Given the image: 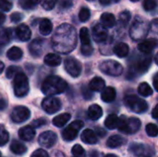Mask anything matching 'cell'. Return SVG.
I'll use <instances>...</instances> for the list:
<instances>
[{"mask_svg":"<svg viewBox=\"0 0 158 157\" xmlns=\"http://www.w3.org/2000/svg\"><path fill=\"white\" fill-rule=\"evenodd\" d=\"M92 36L96 43H104L108 38V31L101 23H97L92 29Z\"/></svg>","mask_w":158,"mask_h":157,"instance_id":"obj_13","label":"cell"},{"mask_svg":"<svg viewBox=\"0 0 158 157\" xmlns=\"http://www.w3.org/2000/svg\"><path fill=\"white\" fill-rule=\"evenodd\" d=\"M11 39V32L8 29L0 28V45H6Z\"/></svg>","mask_w":158,"mask_h":157,"instance_id":"obj_35","label":"cell"},{"mask_svg":"<svg viewBox=\"0 0 158 157\" xmlns=\"http://www.w3.org/2000/svg\"><path fill=\"white\" fill-rule=\"evenodd\" d=\"M157 105H156L155 107H154V109H153V118H155V119H157L158 118V116H157Z\"/></svg>","mask_w":158,"mask_h":157,"instance_id":"obj_56","label":"cell"},{"mask_svg":"<svg viewBox=\"0 0 158 157\" xmlns=\"http://www.w3.org/2000/svg\"><path fill=\"white\" fill-rule=\"evenodd\" d=\"M131 2H137V1H139V0H131Z\"/></svg>","mask_w":158,"mask_h":157,"instance_id":"obj_60","label":"cell"},{"mask_svg":"<svg viewBox=\"0 0 158 157\" xmlns=\"http://www.w3.org/2000/svg\"><path fill=\"white\" fill-rule=\"evenodd\" d=\"M94 133L96 134V136L98 135V136H100V137H104V136L106 134V130H105L104 129L100 128V127H97V128L95 129V132H94Z\"/></svg>","mask_w":158,"mask_h":157,"instance_id":"obj_52","label":"cell"},{"mask_svg":"<svg viewBox=\"0 0 158 157\" xmlns=\"http://www.w3.org/2000/svg\"><path fill=\"white\" fill-rule=\"evenodd\" d=\"M6 106H7V104H6V100H4V99L0 98V110H4V109H6Z\"/></svg>","mask_w":158,"mask_h":157,"instance_id":"obj_53","label":"cell"},{"mask_svg":"<svg viewBox=\"0 0 158 157\" xmlns=\"http://www.w3.org/2000/svg\"><path fill=\"white\" fill-rule=\"evenodd\" d=\"M47 124V120L44 118H38V119H35L31 122V126L33 129L34 128H40L44 125H46Z\"/></svg>","mask_w":158,"mask_h":157,"instance_id":"obj_48","label":"cell"},{"mask_svg":"<svg viewBox=\"0 0 158 157\" xmlns=\"http://www.w3.org/2000/svg\"><path fill=\"white\" fill-rule=\"evenodd\" d=\"M71 153L74 156L76 157H84L86 155V152L83 149V147L80 144H76L72 147Z\"/></svg>","mask_w":158,"mask_h":157,"instance_id":"obj_40","label":"cell"},{"mask_svg":"<svg viewBox=\"0 0 158 157\" xmlns=\"http://www.w3.org/2000/svg\"><path fill=\"white\" fill-rule=\"evenodd\" d=\"M81 141L86 144H95L97 143V136L94 130L90 129H86L82 131L81 135Z\"/></svg>","mask_w":158,"mask_h":157,"instance_id":"obj_19","label":"cell"},{"mask_svg":"<svg viewBox=\"0 0 158 157\" xmlns=\"http://www.w3.org/2000/svg\"><path fill=\"white\" fill-rule=\"evenodd\" d=\"M145 130H146V133L148 134V136L150 137H156L158 134V130L157 126L156 124H148L145 128Z\"/></svg>","mask_w":158,"mask_h":157,"instance_id":"obj_42","label":"cell"},{"mask_svg":"<svg viewBox=\"0 0 158 157\" xmlns=\"http://www.w3.org/2000/svg\"><path fill=\"white\" fill-rule=\"evenodd\" d=\"M131 151L137 156H145L149 151H150V148L147 147L146 145H143V144H138V143H134L131 146Z\"/></svg>","mask_w":158,"mask_h":157,"instance_id":"obj_28","label":"cell"},{"mask_svg":"<svg viewBox=\"0 0 158 157\" xmlns=\"http://www.w3.org/2000/svg\"><path fill=\"white\" fill-rule=\"evenodd\" d=\"M80 39L81 42V45L91 44V36L90 31L86 27H82L80 31Z\"/></svg>","mask_w":158,"mask_h":157,"instance_id":"obj_34","label":"cell"},{"mask_svg":"<svg viewBox=\"0 0 158 157\" xmlns=\"http://www.w3.org/2000/svg\"><path fill=\"white\" fill-rule=\"evenodd\" d=\"M39 2L40 0H19V5L23 9H32Z\"/></svg>","mask_w":158,"mask_h":157,"instance_id":"obj_36","label":"cell"},{"mask_svg":"<svg viewBox=\"0 0 158 157\" xmlns=\"http://www.w3.org/2000/svg\"><path fill=\"white\" fill-rule=\"evenodd\" d=\"M157 79H158V74H156L155 76H154V87H155V89H156V91H158V86H157Z\"/></svg>","mask_w":158,"mask_h":157,"instance_id":"obj_54","label":"cell"},{"mask_svg":"<svg viewBox=\"0 0 158 157\" xmlns=\"http://www.w3.org/2000/svg\"><path fill=\"white\" fill-rule=\"evenodd\" d=\"M105 157H118L117 155H111V154H109V155H106Z\"/></svg>","mask_w":158,"mask_h":157,"instance_id":"obj_59","label":"cell"},{"mask_svg":"<svg viewBox=\"0 0 158 157\" xmlns=\"http://www.w3.org/2000/svg\"><path fill=\"white\" fill-rule=\"evenodd\" d=\"M151 63H152V58L147 56L140 58L137 62H135L134 68L139 73H144L145 71L148 70Z\"/></svg>","mask_w":158,"mask_h":157,"instance_id":"obj_18","label":"cell"},{"mask_svg":"<svg viewBox=\"0 0 158 157\" xmlns=\"http://www.w3.org/2000/svg\"><path fill=\"white\" fill-rule=\"evenodd\" d=\"M9 140V135L5 126L0 124V146L5 145Z\"/></svg>","mask_w":158,"mask_h":157,"instance_id":"obj_37","label":"cell"},{"mask_svg":"<svg viewBox=\"0 0 158 157\" xmlns=\"http://www.w3.org/2000/svg\"><path fill=\"white\" fill-rule=\"evenodd\" d=\"M124 143H125V139L122 138L120 135H113L108 138L106 142V146L109 148H118L122 144H124Z\"/></svg>","mask_w":158,"mask_h":157,"instance_id":"obj_29","label":"cell"},{"mask_svg":"<svg viewBox=\"0 0 158 157\" xmlns=\"http://www.w3.org/2000/svg\"><path fill=\"white\" fill-rule=\"evenodd\" d=\"M100 70L109 76L118 77L122 74L123 72V67L120 63L115 60H105L99 65Z\"/></svg>","mask_w":158,"mask_h":157,"instance_id":"obj_7","label":"cell"},{"mask_svg":"<svg viewBox=\"0 0 158 157\" xmlns=\"http://www.w3.org/2000/svg\"><path fill=\"white\" fill-rule=\"evenodd\" d=\"M113 51L115 53L116 56H118V57H125L129 55V52H130V47L129 45L126 43H117L114 48H113Z\"/></svg>","mask_w":158,"mask_h":157,"instance_id":"obj_25","label":"cell"},{"mask_svg":"<svg viewBox=\"0 0 158 157\" xmlns=\"http://www.w3.org/2000/svg\"><path fill=\"white\" fill-rule=\"evenodd\" d=\"M44 62L45 65H47L49 67H57V66H59L61 64L62 59L58 55L54 54V53H50V54H47L44 56Z\"/></svg>","mask_w":158,"mask_h":157,"instance_id":"obj_24","label":"cell"},{"mask_svg":"<svg viewBox=\"0 0 158 157\" xmlns=\"http://www.w3.org/2000/svg\"><path fill=\"white\" fill-rule=\"evenodd\" d=\"M87 1H94V0H87Z\"/></svg>","mask_w":158,"mask_h":157,"instance_id":"obj_62","label":"cell"},{"mask_svg":"<svg viewBox=\"0 0 158 157\" xmlns=\"http://www.w3.org/2000/svg\"><path fill=\"white\" fill-rule=\"evenodd\" d=\"M150 24L143 17L137 16L130 29V35L132 40L140 41L145 38L149 32Z\"/></svg>","mask_w":158,"mask_h":157,"instance_id":"obj_3","label":"cell"},{"mask_svg":"<svg viewBox=\"0 0 158 157\" xmlns=\"http://www.w3.org/2000/svg\"><path fill=\"white\" fill-rule=\"evenodd\" d=\"M19 136L20 140L24 142H31L33 140L35 136V130L31 126H25L19 129Z\"/></svg>","mask_w":158,"mask_h":157,"instance_id":"obj_17","label":"cell"},{"mask_svg":"<svg viewBox=\"0 0 158 157\" xmlns=\"http://www.w3.org/2000/svg\"><path fill=\"white\" fill-rule=\"evenodd\" d=\"M0 157H1V153H0Z\"/></svg>","mask_w":158,"mask_h":157,"instance_id":"obj_64","label":"cell"},{"mask_svg":"<svg viewBox=\"0 0 158 157\" xmlns=\"http://www.w3.org/2000/svg\"><path fill=\"white\" fill-rule=\"evenodd\" d=\"M144 157H151V156H144Z\"/></svg>","mask_w":158,"mask_h":157,"instance_id":"obj_63","label":"cell"},{"mask_svg":"<svg viewBox=\"0 0 158 157\" xmlns=\"http://www.w3.org/2000/svg\"><path fill=\"white\" fill-rule=\"evenodd\" d=\"M0 8L5 12H8L12 8V3L8 0H0Z\"/></svg>","mask_w":158,"mask_h":157,"instance_id":"obj_46","label":"cell"},{"mask_svg":"<svg viewBox=\"0 0 158 157\" xmlns=\"http://www.w3.org/2000/svg\"><path fill=\"white\" fill-rule=\"evenodd\" d=\"M83 126H84V123L81 120H75L71 122L62 131V138L67 142H71L75 140L79 134L80 130H81Z\"/></svg>","mask_w":158,"mask_h":157,"instance_id":"obj_8","label":"cell"},{"mask_svg":"<svg viewBox=\"0 0 158 157\" xmlns=\"http://www.w3.org/2000/svg\"><path fill=\"white\" fill-rule=\"evenodd\" d=\"M117 23L116 18L112 13H103L101 15V24L105 28H113Z\"/></svg>","mask_w":158,"mask_h":157,"instance_id":"obj_21","label":"cell"},{"mask_svg":"<svg viewBox=\"0 0 158 157\" xmlns=\"http://www.w3.org/2000/svg\"><path fill=\"white\" fill-rule=\"evenodd\" d=\"M23 56V52L22 50L19 48V47H17V46H13L11 47L7 53H6V56L8 59L12 60V61H18Z\"/></svg>","mask_w":158,"mask_h":157,"instance_id":"obj_30","label":"cell"},{"mask_svg":"<svg viewBox=\"0 0 158 157\" xmlns=\"http://www.w3.org/2000/svg\"><path fill=\"white\" fill-rule=\"evenodd\" d=\"M53 31V24L50 19H43L39 23V31L42 35L47 36L49 35Z\"/></svg>","mask_w":158,"mask_h":157,"instance_id":"obj_23","label":"cell"},{"mask_svg":"<svg viewBox=\"0 0 158 157\" xmlns=\"http://www.w3.org/2000/svg\"><path fill=\"white\" fill-rule=\"evenodd\" d=\"M82 94H83L84 98L87 99V100H89V99H91V98L93 97V93H92V91H90V89L87 88V87H85V86L82 88Z\"/></svg>","mask_w":158,"mask_h":157,"instance_id":"obj_51","label":"cell"},{"mask_svg":"<svg viewBox=\"0 0 158 157\" xmlns=\"http://www.w3.org/2000/svg\"><path fill=\"white\" fill-rule=\"evenodd\" d=\"M68 88V83L62 78L50 75L45 78L42 84V92L47 96H54L64 93Z\"/></svg>","mask_w":158,"mask_h":157,"instance_id":"obj_2","label":"cell"},{"mask_svg":"<svg viewBox=\"0 0 158 157\" xmlns=\"http://www.w3.org/2000/svg\"><path fill=\"white\" fill-rule=\"evenodd\" d=\"M156 44H157V42L156 39H148V40H145V41L140 43L138 44V49L140 52H142L145 55H149L156 47Z\"/></svg>","mask_w":158,"mask_h":157,"instance_id":"obj_15","label":"cell"},{"mask_svg":"<svg viewBox=\"0 0 158 157\" xmlns=\"http://www.w3.org/2000/svg\"><path fill=\"white\" fill-rule=\"evenodd\" d=\"M31 157H49V155L44 149H37L31 154Z\"/></svg>","mask_w":158,"mask_h":157,"instance_id":"obj_49","label":"cell"},{"mask_svg":"<svg viewBox=\"0 0 158 157\" xmlns=\"http://www.w3.org/2000/svg\"><path fill=\"white\" fill-rule=\"evenodd\" d=\"M10 150L13 154L21 155L27 152V147L18 141H13L10 144Z\"/></svg>","mask_w":158,"mask_h":157,"instance_id":"obj_31","label":"cell"},{"mask_svg":"<svg viewBox=\"0 0 158 157\" xmlns=\"http://www.w3.org/2000/svg\"><path fill=\"white\" fill-rule=\"evenodd\" d=\"M5 20H6V15L0 11V25H2L5 22Z\"/></svg>","mask_w":158,"mask_h":157,"instance_id":"obj_55","label":"cell"},{"mask_svg":"<svg viewBox=\"0 0 158 157\" xmlns=\"http://www.w3.org/2000/svg\"><path fill=\"white\" fill-rule=\"evenodd\" d=\"M70 118H71L70 114L63 113V114H60V115L55 117L52 122H53L54 126H56L57 128H62V127H64L69 121Z\"/></svg>","mask_w":158,"mask_h":157,"instance_id":"obj_27","label":"cell"},{"mask_svg":"<svg viewBox=\"0 0 158 157\" xmlns=\"http://www.w3.org/2000/svg\"><path fill=\"white\" fill-rule=\"evenodd\" d=\"M118 118L115 114L109 115L106 120H105V126L108 130H115L118 127Z\"/></svg>","mask_w":158,"mask_h":157,"instance_id":"obj_32","label":"cell"},{"mask_svg":"<svg viewBox=\"0 0 158 157\" xmlns=\"http://www.w3.org/2000/svg\"><path fill=\"white\" fill-rule=\"evenodd\" d=\"M21 68L19 67H16V66H10L7 69H6V76L7 79H12L14 78L18 73L21 72Z\"/></svg>","mask_w":158,"mask_h":157,"instance_id":"obj_41","label":"cell"},{"mask_svg":"<svg viewBox=\"0 0 158 157\" xmlns=\"http://www.w3.org/2000/svg\"><path fill=\"white\" fill-rule=\"evenodd\" d=\"M141 120L137 118H126L125 116H121L118 118V127L117 129L125 134H134L141 128Z\"/></svg>","mask_w":158,"mask_h":157,"instance_id":"obj_4","label":"cell"},{"mask_svg":"<svg viewBox=\"0 0 158 157\" xmlns=\"http://www.w3.org/2000/svg\"><path fill=\"white\" fill-rule=\"evenodd\" d=\"M64 67L66 71L73 78L79 77L81 73V69H82L81 64L75 57L72 56L67 57L64 61Z\"/></svg>","mask_w":158,"mask_h":157,"instance_id":"obj_9","label":"cell"},{"mask_svg":"<svg viewBox=\"0 0 158 157\" xmlns=\"http://www.w3.org/2000/svg\"><path fill=\"white\" fill-rule=\"evenodd\" d=\"M105 88V81L100 77H94L89 83V89L92 92H102Z\"/></svg>","mask_w":158,"mask_h":157,"instance_id":"obj_20","label":"cell"},{"mask_svg":"<svg viewBox=\"0 0 158 157\" xmlns=\"http://www.w3.org/2000/svg\"><path fill=\"white\" fill-rule=\"evenodd\" d=\"M138 93L143 97H147L153 94V89L147 82H142L138 87Z\"/></svg>","mask_w":158,"mask_h":157,"instance_id":"obj_33","label":"cell"},{"mask_svg":"<svg viewBox=\"0 0 158 157\" xmlns=\"http://www.w3.org/2000/svg\"><path fill=\"white\" fill-rule=\"evenodd\" d=\"M124 103L129 109H131L132 112L137 114L144 113L148 109V105L146 101L134 94L126 96L124 99Z\"/></svg>","mask_w":158,"mask_h":157,"instance_id":"obj_6","label":"cell"},{"mask_svg":"<svg viewBox=\"0 0 158 157\" xmlns=\"http://www.w3.org/2000/svg\"><path fill=\"white\" fill-rule=\"evenodd\" d=\"M91 17V11L87 7H82L79 12V19L81 22H86Z\"/></svg>","mask_w":158,"mask_h":157,"instance_id":"obj_39","label":"cell"},{"mask_svg":"<svg viewBox=\"0 0 158 157\" xmlns=\"http://www.w3.org/2000/svg\"><path fill=\"white\" fill-rule=\"evenodd\" d=\"M4 68H5V65H4V63H3L2 61H0V74L3 72V70H4Z\"/></svg>","mask_w":158,"mask_h":157,"instance_id":"obj_58","label":"cell"},{"mask_svg":"<svg viewBox=\"0 0 158 157\" xmlns=\"http://www.w3.org/2000/svg\"><path fill=\"white\" fill-rule=\"evenodd\" d=\"M81 52L83 56H92L94 52V48L92 44H87V45H81Z\"/></svg>","mask_w":158,"mask_h":157,"instance_id":"obj_45","label":"cell"},{"mask_svg":"<svg viewBox=\"0 0 158 157\" xmlns=\"http://www.w3.org/2000/svg\"><path fill=\"white\" fill-rule=\"evenodd\" d=\"M131 19V12L128 11V10H124V11H122V12L119 14V22H120V24H122L124 27H126V26L129 24Z\"/></svg>","mask_w":158,"mask_h":157,"instance_id":"obj_38","label":"cell"},{"mask_svg":"<svg viewBox=\"0 0 158 157\" xmlns=\"http://www.w3.org/2000/svg\"><path fill=\"white\" fill-rule=\"evenodd\" d=\"M112 0H99V2L103 5V6H108L111 4Z\"/></svg>","mask_w":158,"mask_h":157,"instance_id":"obj_57","label":"cell"},{"mask_svg":"<svg viewBox=\"0 0 158 157\" xmlns=\"http://www.w3.org/2000/svg\"><path fill=\"white\" fill-rule=\"evenodd\" d=\"M14 93L17 97H24L28 94L30 90L28 77L21 71L14 77L13 81Z\"/></svg>","mask_w":158,"mask_h":157,"instance_id":"obj_5","label":"cell"},{"mask_svg":"<svg viewBox=\"0 0 158 157\" xmlns=\"http://www.w3.org/2000/svg\"><path fill=\"white\" fill-rule=\"evenodd\" d=\"M52 48L61 54L72 52L77 45V31L75 28L68 23L59 25L55 31L51 40Z\"/></svg>","mask_w":158,"mask_h":157,"instance_id":"obj_1","label":"cell"},{"mask_svg":"<svg viewBox=\"0 0 158 157\" xmlns=\"http://www.w3.org/2000/svg\"><path fill=\"white\" fill-rule=\"evenodd\" d=\"M42 107L43 109L47 113V114H55L56 112H58L61 107H62V104L61 101L54 96H48L45 97L43 102H42Z\"/></svg>","mask_w":158,"mask_h":157,"instance_id":"obj_10","label":"cell"},{"mask_svg":"<svg viewBox=\"0 0 158 157\" xmlns=\"http://www.w3.org/2000/svg\"><path fill=\"white\" fill-rule=\"evenodd\" d=\"M73 5V1L72 0H60L59 3V9L62 10H67L69 9Z\"/></svg>","mask_w":158,"mask_h":157,"instance_id":"obj_47","label":"cell"},{"mask_svg":"<svg viewBox=\"0 0 158 157\" xmlns=\"http://www.w3.org/2000/svg\"><path fill=\"white\" fill-rule=\"evenodd\" d=\"M45 45V41L44 39H34L29 44V51L31 55L34 57H39L42 56Z\"/></svg>","mask_w":158,"mask_h":157,"instance_id":"obj_14","label":"cell"},{"mask_svg":"<svg viewBox=\"0 0 158 157\" xmlns=\"http://www.w3.org/2000/svg\"><path fill=\"white\" fill-rule=\"evenodd\" d=\"M11 119L15 123H22L28 120L31 117V111L28 107L23 105L16 106L11 112Z\"/></svg>","mask_w":158,"mask_h":157,"instance_id":"obj_11","label":"cell"},{"mask_svg":"<svg viewBox=\"0 0 158 157\" xmlns=\"http://www.w3.org/2000/svg\"><path fill=\"white\" fill-rule=\"evenodd\" d=\"M57 0H40V3L42 5V6L45 9V10H51L55 7L56 4Z\"/></svg>","mask_w":158,"mask_h":157,"instance_id":"obj_43","label":"cell"},{"mask_svg":"<svg viewBox=\"0 0 158 157\" xmlns=\"http://www.w3.org/2000/svg\"><path fill=\"white\" fill-rule=\"evenodd\" d=\"M143 7L146 11H152L156 7V0H144Z\"/></svg>","mask_w":158,"mask_h":157,"instance_id":"obj_44","label":"cell"},{"mask_svg":"<svg viewBox=\"0 0 158 157\" xmlns=\"http://www.w3.org/2000/svg\"><path fill=\"white\" fill-rule=\"evenodd\" d=\"M16 35L19 38V40L22 42H27L31 39V29L26 24H20L16 29Z\"/></svg>","mask_w":158,"mask_h":157,"instance_id":"obj_16","label":"cell"},{"mask_svg":"<svg viewBox=\"0 0 158 157\" xmlns=\"http://www.w3.org/2000/svg\"><path fill=\"white\" fill-rule=\"evenodd\" d=\"M113 1H114V2H118L119 0H113Z\"/></svg>","mask_w":158,"mask_h":157,"instance_id":"obj_61","label":"cell"},{"mask_svg":"<svg viewBox=\"0 0 158 157\" xmlns=\"http://www.w3.org/2000/svg\"><path fill=\"white\" fill-rule=\"evenodd\" d=\"M103 116V109L96 104L92 105L88 109V117L92 120H97Z\"/></svg>","mask_w":158,"mask_h":157,"instance_id":"obj_26","label":"cell"},{"mask_svg":"<svg viewBox=\"0 0 158 157\" xmlns=\"http://www.w3.org/2000/svg\"><path fill=\"white\" fill-rule=\"evenodd\" d=\"M10 19L13 23H18L19 22L20 20L23 19V15L21 13H19V12H15V13H12L11 16H10Z\"/></svg>","mask_w":158,"mask_h":157,"instance_id":"obj_50","label":"cell"},{"mask_svg":"<svg viewBox=\"0 0 158 157\" xmlns=\"http://www.w3.org/2000/svg\"><path fill=\"white\" fill-rule=\"evenodd\" d=\"M117 96V92L115 90V88L113 87H106L102 91L101 93V98L104 102L106 103H111L116 99Z\"/></svg>","mask_w":158,"mask_h":157,"instance_id":"obj_22","label":"cell"},{"mask_svg":"<svg viewBox=\"0 0 158 157\" xmlns=\"http://www.w3.org/2000/svg\"><path fill=\"white\" fill-rule=\"evenodd\" d=\"M57 141V136L56 134L52 131V130H48V131H44L43 132L38 139V143L39 144L44 147V148H51L53 147L56 143Z\"/></svg>","mask_w":158,"mask_h":157,"instance_id":"obj_12","label":"cell"}]
</instances>
